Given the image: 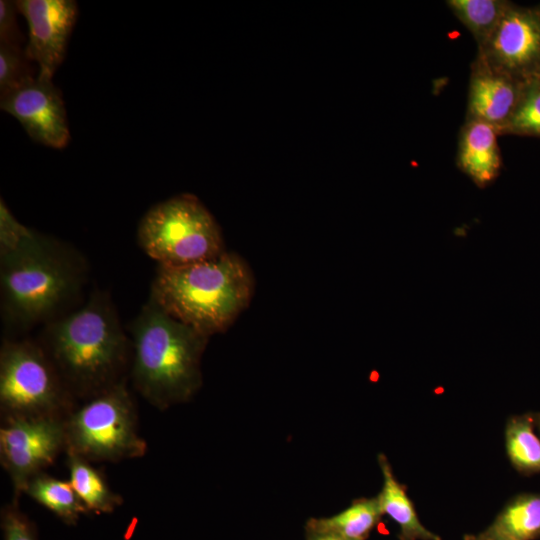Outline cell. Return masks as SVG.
Returning a JSON list of instances; mask_svg holds the SVG:
<instances>
[{
    "mask_svg": "<svg viewBox=\"0 0 540 540\" xmlns=\"http://www.w3.org/2000/svg\"><path fill=\"white\" fill-rule=\"evenodd\" d=\"M28 25L25 51L37 65L38 76L52 78L62 64L78 15L73 0H18Z\"/></svg>",
    "mask_w": 540,
    "mask_h": 540,
    "instance_id": "8fae6325",
    "label": "cell"
},
{
    "mask_svg": "<svg viewBox=\"0 0 540 540\" xmlns=\"http://www.w3.org/2000/svg\"><path fill=\"white\" fill-rule=\"evenodd\" d=\"M37 342L70 394L85 401L127 380L131 342L107 291L42 326Z\"/></svg>",
    "mask_w": 540,
    "mask_h": 540,
    "instance_id": "7a4b0ae2",
    "label": "cell"
},
{
    "mask_svg": "<svg viewBox=\"0 0 540 540\" xmlns=\"http://www.w3.org/2000/svg\"><path fill=\"white\" fill-rule=\"evenodd\" d=\"M24 494L67 525H75L82 514L88 513L69 480L64 481L44 472L28 482Z\"/></svg>",
    "mask_w": 540,
    "mask_h": 540,
    "instance_id": "ac0fdd59",
    "label": "cell"
},
{
    "mask_svg": "<svg viewBox=\"0 0 540 540\" xmlns=\"http://www.w3.org/2000/svg\"><path fill=\"white\" fill-rule=\"evenodd\" d=\"M505 133L540 136V82L535 77L527 81Z\"/></svg>",
    "mask_w": 540,
    "mask_h": 540,
    "instance_id": "7402d4cb",
    "label": "cell"
},
{
    "mask_svg": "<svg viewBox=\"0 0 540 540\" xmlns=\"http://www.w3.org/2000/svg\"><path fill=\"white\" fill-rule=\"evenodd\" d=\"M127 332L129 376L147 402L164 410L197 393L209 337L172 317L150 296L127 325Z\"/></svg>",
    "mask_w": 540,
    "mask_h": 540,
    "instance_id": "3957f363",
    "label": "cell"
},
{
    "mask_svg": "<svg viewBox=\"0 0 540 540\" xmlns=\"http://www.w3.org/2000/svg\"><path fill=\"white\" fill-rule=\"evenodd\" d=\"M65 417L60 415L3 417L0 461L10 477L14 500L28 482L53 465L66 450Z\"/></svg>",
    "mask_w": 540,
    "mask_h": 540,
    "instance_id": "ba28073f",
    "label": "cell"
},
{
    "mask_svg": "<svg viewBox=\"0 0 540 540\" xmlns=\"http://www.w3.org/2000/svg\"><path fill=\"white\" fill-rule=\"evenodd\" d=\"M137 241L157 264L169 266L209 260L227 251L215 218L190 193L153 205L139 222Z\"/></svg>",
    "mask_w": 540,
    "mask_h": 540,
    "instance_id": "5b68a950",
    "label": "cell"
},
{
    "mask_svg": "<svg viewBox=\"0 0 540 540\" xmlns=\"http://www.w3.org/2000/svg\"><path fill=\"white\" fill-rule=\"evenodd\" d=\"M540 536V495L528 494L515 498L494 521L478 534L464 540H533Z\"/></svg>",
    "mask_w": 540,
    "mask_h": 540,
    "instance_id": "9a60e30c",
    "label": "cell"
},
{
    "mask_svg": "<svg viewBox=\"0 0 540 540\" xmlns=\"http://www.w3.org/2000/svg\"><path fill=\"white\" fill-rule=\"evenodd\" d=\"M31 62L21 46L0 44V98L37 77Z\"/></svg>",
    "mask_w": 540,
    "mask_h": 540,
    "instance_id": "44dd1931",
    "label": "cell"
},
{
    "mask_svg": "<svg viewBox=\"0 0 540 540\" xmlns=\"http://www.w3.org/2000/svg\"><path fill=\"white\" fill-rule=\"evenodd\" d=\"M506 451L513 466L522 472H540V439L529 416L509 419L505 429Z\"/></svg>",
    "mask_w": 540,
    "mask_h": 540,
    "instance_id": "ffe728a7",
    "label": "cell"
},
{
    "mask_svg": "<svg viewBox=\"0 0 540 540\" xmlns=\"http://www.w3.org/2000/svg\"><path fill=\"white\" fill-rule=\"evenodd\" d=\"M526 83L492 68L477 54L471 69L466 119L483 121L504 134Z\"/></svg>",
    "mask_w": 540,
    "mask_h": 540,
    "instance_id": "7c38bea8",
    "label": "cell"
},
{
    "mask_svg": "<svg viewBox=\"0 0 540 540\" xmlns=\"http://www.w3.org/2000/svg\"><path fill=\"white\" fill-rule=\"evenodd\" d=\"M492 68L528 81L540 73V7L511 4L478 53Z\"/></svg>",
    "mask_w": 540,
    "mask_h": 540,
    "instance_id": "9c48e42d",
    "label": "cell"
},
{
    "mask_svg": "<svg viewBox=\"0 0 540 540\" xmlns=\"http://www.w3.org/2000/svg\"><path fill=\"white\" fill-rule=\"evenodd\" d=\"M65 434L66 454L89 462H119L147 452L127 380L76 404L65 417Z\"/></svg>",
    "mask_w": 540,
    "mask_h": 540,
    "instance_id": "8992f818",
    "label": "cell"
},
{
    "mask_svg": "<svg viewBox=\"0 0 540 540\" xmlns=\"http://www.w3.org/2000/svg\"><path fill=\"white\" fill-rule=\"evenodd\" d=\"M535 422L540 433V414L536 416Z\"/></svg>",
    "mask_w": 540,
    "mask_h": 540,
    "instance_id": "4316f807",
    "label": "cell"
},
{
    "mask_svg": "<svg viewBox=\"0 0 540 540\" xmlns=\"http://www.w3.org/2000/svg\"><path fill=\"white\" fill-rule=\"evenodd\" d=\"M254 288L247 262L225 251L189 265L158 264L149 296L172 317L210 338L231 327L249 306Z\"/></svg>",
    "mask_w": 540,
    "mask_h": 540,
    "instance_id": "277c9868",
    "label": "cell"
},
{
    "mask_svg": "<svg viewBox=\"0 0 540 540\" xmlns=\"http://www.w3.org/2000/svg\"><path fill=\"white\" fill-rule=\"evenodd\" d=\"M446 4L471 32L480 48L489 40L512 3L505 0H448Z\"/></svg>",
    "mask_w": 540,
    "mask_h": 540,
    "instance_id": "d6986e66",
    "label": "cell"
},
{
    "mask_svg": "<svg viewBox=\"0 0 540 540\" xmlns=\"http://www.w3.org/2000/svg\"><path fill=\"white\" fill-rule=\"evenodd\" d=\"M378 463L383 476V485L377 496L382 514H386L399 526L400 540H441L419 520L413 502L394 476L392 467L384 454H379Z\"/></svg>",
    "mask_w": 540,
    "mask_h": 540,
    "instance_id": "5bb4252c",
    "label": "cell"
},
{
    "mask_svg": "<svg viewBox=\"0 0 540 540\" xmlns=\"http://www.w3.org/2000/svg\"><path fill=\"white\" fill-rule=\"evenodd\" d=\"M496 128L483 121L466 119L459 137L457 165L479 188L499 175L502 162Z\"/></svg>",
    "mask_w": 540,
    "mask_h": 540,
    "instance_id": "4fadbf2b",
    "label": "cell"
},
{
    "mask_svg": "<svg viewBox=\"0 0 540 540\" xmlns=\"http://www.w3.org/2000/svg\"><path fill=\"white\" fill-rule=\"evenodd\" d=\"M307 540H351L331 533L307 531Z\"/></svg>",
    "mask_w": 540,
    "mask_h": 540,
    "instance_id": "484cf974",
    "label": "cell"
},
{
    "mask_svg": "<svg viewBox=\"0 0 540 540\" xmlns=\"http://www.w3.org/2000/svg\"><path fill=\"white\" fill-rule=\"evenodd\" d=\"M69 482L88 512L111 513L123 502L120 495L111 490L99 470L91 462L67 454Z\"/></svg>",
    "mask_w": 540,
    "mask_h": 540,
    "instance_id": "e0dca14e",
    "label": "cell"
},
{
    "mask_svg": "<svg viewBox=\"0 0 540 540\" xmlns=\"http://www.w3.org/2000/svg\"><path fill=\"white\" fill-rule=\"evenodd\" d=\"M35 232L18 221L3 198L0 199V257L19 249Z\"/></svg>",
    "mask_w": 540,
    "mask_h": 540,
    "instance_id": "603a6c76",
    "label": "cell"
},
{
    "mask_svg": "<svg viewBox=\"0 0 540 540\" xmlns=\"http://www.w3.org/2000/svg\"><path fill=\"white\" fill-rule=\"evenodd\" d=\"M16 1H0V44L21 46L23 36L17 24Z\"/></svg>",
    "mask_w": 540,
    "mask_h": 540,
    "instance_id": "d4e9b609",
    "label": "cell"
},
{
    "mask_svg": "<svg viewBox=\"0 0 540 540\" xmlns=\"http://www.w3.org/2000/svg\"><path fill=\"white\" fill-rule=\"evenodd\" d=\"M3 111L16 118L29 137L44 146L63 149L70 141L61 91L52 78L38 76L0 98Z\"/></svg>",
    "mask_w": 540,
    "mask_h": 540,
    "instance_id": "30bf717a",
    "label": "cell"
},
{
    "mask_svg": "<svg viewBox=\"0 0 540 540\" xmlns=\"http://www.w3.org/2000/svg\"><path fill=\"white\" fill-rule=\"evenodd\" d=\"M535 78L540 82V73L535 76Z\"/></svg>",
    "mask_w": 540,
    "mask_h": 540,
    "instance_id": "83f0119b",
    "label": "cell"
},
{
    "mask_svg": "<svg viewBox=\"0 0 540 540\" xmlns=\"http://www.w3.org/2000/svg\"><path fill=\"white\" fill-rule=\"evenodd\" d=\"M77 401L37 342L4 338L0 347V409L3 417L66 416Z\"/></svg>",
    "mask_w": 540,
    "mask_h": 540,
    "instance_id": "52a82bcc",
    "label": "cell"
},
{
    "mask_svg": "<svg viewBox=\"0 0 540 540\" xmlns=\"http://www.w3.org/2000/svg\"><path fill=\"white\" fill-rule=\"evenodd\" d=\"M88 280L85 256L38 231L0 257V316L4 338H20L76 309Z\"/></svg>",
    "mask_w": 540,
    "mask_h": 540,
    "instance_id": "6da1fadb",
    "label": "cell"
},
{
    "mask_svg": "<svg viewBox=\"0 0 540 540\" xmlns=\"http://www.w3.org/2000/svg\"><path fill=\"white\" fill-rule=\"evenodd\" d=\"M1 529L4 540H37L35 525L19 509L16 501L2 508Z\"/></svg>",
    "mask_w": 540,
    "mask_h": 540,
    "instance_id": "cb8c5ba5",
    "label": "cell"
},
{
    "mask_svg": "<svg viewBox=\"0 0 540 540\" xmlns=\"http://www.w3.org/2000/svg\"><path fill=\"white\" fill-rule=\"evenodd\" d=\"M382 512L376 497L361 498L329 518H311L306 531L331 533L351 540H366L378 524Z\"/></svg>",
    "mask_w": 540,
    "mask_h": 540,
    "instance_id": "2e32d148",
    "label": "cell"
}]
</instances>
